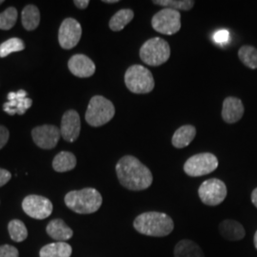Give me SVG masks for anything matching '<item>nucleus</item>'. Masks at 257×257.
I'll return each instance as SVG.
<instances>
[{
	"label": "nucleus",
	"instance_id": "nucleus-10",
	"mask_svg": "<svg viewBox=\"0 0 257 257\" xmlns=\"http://www.w3.org/2000/svg\"><path fill=\"white\" fill-rule=\"evenodd\" d=\"M22 209L30 217L42 220L52 214L54 207L53 203L46 197L31 194L26 196L22 201Z\"/></svg>",
	"mask_w": 257,
	"mask_h": 257
},
{
	"label": "nucleus",
	"instance_id": "nucleus-26",
	"mask_svg": "<svg viewBox=\"0 0 257 257\" xmlns=\"http://www.w3.org/2000/svg\"><path fill=\"white\" fill-rule=\"evenodd\" d=\"M10 236L15 242H22L28 237V230L25 224L19 219L10 221L8 225Z\"/></svg>",
	"mask_w": 257,
	"mask_h": 257
},
{
	"label": "nucleus",
	"instance_id": "nucleus-38",
	"mask_svg": "<svg viewBox=\"0 0 257 257\" xmlns=\"http://www.w3.org/2000/svg\"><path fill=\"white\" fill-rule=\"evenodd\" d=\"M2 3H4V1H3V0H0V5H1Z\"/></svg>",
	"mask_w": 257,
	"mask_h": 257
},
{
	"label": "nucleus",
	"instance_id": "nucleus-14",
	"mask_svg": "<svg viewBox=\"0 0 257 257\" xmlns=\"http://www.w3.org/2000/svg\"><path fill=\"white\" fill-rule=\"evenodd\" d=\"M81 130V122L80 116L76 110H67L62 116L61 126H60V134L65 141L74 142L79 135Z\"/></svg>",
	"mask_w": 257,
	"mask_h": 257
},
{
	"label": "nucleus",
	"instance_id": "nucleus-1",
	"mask_svg": "<svg viewBox=\"0 0 257 257\" xmlns=\"http://www.w3.org/2000/svg\"><path fill=\"white\" fill-rule=\"evenodd\" d=\"M115 171L120 184L131 191L146 190L153 183L152 172L135 156H123Z\"/></svg>",
	"mask_w": 257,
	"mask_h": 257
},
{
	"label": "nucleus",
	"instance_id": "nucleus-32",
	"mask_svg": "<svg viewBox=\"0 0 257 257\" xmlns=\"http://www.w3.org/2000/svg\"><path fill=\"white\" fill-rule=\"evenodd\" d=\"M9 137L8 128L0 125V150L7 144L8 140H9Z\"/></svg>",
	"mask_w": 257,
	"mask_h": 257
},
{
	"label": "nucleus",
	"instance_id": "nucleus-29",
	"mask_svg": "<svg viewBox=\"0 0 257 257\" xmlns=\"http://www.w3.org/2000/svg\"><path fill=\"white\" fill-rule=\"evenodd\" d=\"M18 20V10L9 7L0 14V30L8 31L15 26Z\"/></svg>",
	"mask_w": 257,
	"mask_h": 257
},
{
	"label": "nucleus",
	"instance_id": "nucleus-11",
	"mask_svg": "<svg viewBox=\"0 0 257 257\" xmlns=\"http://www.w3.org/2000/svg\"><path fill=\"white\" fill-rule=\"evenodd\" d=\"M81 35L82 28L76 19H64L58 31L59 45L64 50H71L78 44Z\"/></svg>",
	"mask_w": 257,
	"mask_h": 257
},
{
	"label": "nucleus",
	"instance_id": "nucleus-37",
	"mask_svg": "<svg viewBox=\"0 0 257 257\" xmlns=\"http://www.w3.org/2000/svg\"><path fill=\"white\" fill-rule=\"evenodd\" d=\"M253 243H254V246H255L257 249V230L255 234H254V237H253Z\"/></svg>",
	"mask_w": 257,
	"mask_h": 257
},
{
	"label": "nucleus",
	"instance_id": "nucleus-18",
	"mask_svg": "<svg viewBox=\"0 0 257 257\" xmlns=\"http://www.w3.org/2000/svg\"><path fill=\"white\" fill-rule=\"evenodd\" d=\"M46 230L50 237L59 242L69 240L74 235L73 230L62 219L51 221L47 226Z\"/></svg>",
	"mask_w": 257,
	"mask_h": 257
},
{
	"label": "nucleus",
	"instance_id": "nucleus-17",
	"mask_svg": "<svg viewBox=\"0 0 257 257\" xmlns=\"http://www.w3.org/2000/svg\"><path fill=\"white\" fill-rule=\"evenodd\" d=\"M219 232L222 237L229 241H239L246 235L244 227L237 221L232 219L222 221L219 225Z\"/></svg>",
	"mask_w": 257,
	"mask_h": 257
},
{
	"label": "nucleus",
	"instance_id": "nucleus-23",
	"mask_svg": "<svg viewBox=\"0 0 257 257\" xmlns=\"http://www.w3.org/2000/svg\"><path fill=\"white\" fill-rule=\"evenodd\" d=\"M21 22L27 31L36 30L40 22V13L37 6L27 5L21 14Z\"/></svg>",
	"mask_w": 257,
	"mask_h": 257
},
{
	"label": "nucleus",
	"instance_id": "nucleus-13",
	"mask_svg": "<svg viewBox=\"0 0 257 257\" xmlns=\"http://www.w3.org/2000/svg\"><path fill=\"white\" fill-rule=\"evenodd\" d=\"M27 95V92L24 90L9 92L7 95L8 101L3 104V110L10 115H23L33 105V100Z\"/></svg>",
	"mask_w": 257,
	"mask_h": 257
},
{
	"label": "nucleus",
	"instance_id": "nucleus-3",
	"mask_svg": "<svg viewBox=\"0 0 257 257\" xmlns=\"http://www.w3.org/2000/svg\"><path fill=\"white\" fill-rule=\"evenodd\" d=\"M64 200L70 210L79 214H90L98 211L103 201L100 193L93 188L72 191L65 195Z\"/></svg>",
	"mask_w": 257,
	"mask_h": 257
},
{
	"label": "nucleus",
	"instance_id": "nucleus-4",
	"mask_svg": "<svg viewBox=\"0 0 257 257\" xmlns=\"http://www.w3.org/2000/svg\"><path fill=\"white\" fill-rule=\"evenodd\" d=\"M115 109L109 99L101 95H95L89 102L85 119L92 127H100L113 118Z\"/></svg>",
	"mask_w": 257,
	"mask_h": 257
},
{
	"label": "nucleus",
	"instance_id": "nucleus-8",
	"mask_svg": "<svg viewBox=\"0 0 257 257\" xmlns=\"http://www.w3.org/2000/svg\"><path fill=\"white\" fill-rule=\"evenodd\" d=\"M152 26L159 34L173 36L181 29V15L175 10H161L152 19Z\"/></svg>",
	"mask_w": 257,
	"mask_h": 257
},
{
	"label": "nucleus",
	"instance_id": "nucleus-21",
	"mask_svg": "<svg viewBox=\"0 0 257 257\" xmlns=\"http://www.w3.org/2000/svg\"><path fill=\"white\" fill-rule=\"evenodd\" d=\"M73 248L66 242H55L44 246L39 251L40 257H70Z\"/></svg>",
	"mask_w": 257,
	"mask_h": 257
},
{
	"label": "nucleus",
	"instance_id": "nucleus-20",
	"mask_svg": "<svg viewBox=\"0 0 257 257\" xmlns=\"http://www.w3.org/2000/svg\"><path fill=\"white\" fill-rule=\"evenodd\" d=\"M196 135V128L192 125H185L175 131L172 143L174 147L183 149L189 146Z\"/></svg>",
	"mask_w": 257,
	"mask_h": 257
},
{
	"label": "nucleus",
	"instance_id": "nucleus-35",
	"mask_svg": "<svg viewBox=\"0 0 257 257\" xmlns=\"http://www.w3.org/2000/svg\"><path fill=\"white\" fill-rule=\"evenodd\" d=\"M251 202L257 208V188L254 189L251 193Z\"/></svg>",
	"mask_w": 257,
	"mask_h": 257
},
{
	"label": "nucleus",
	"instance_id": "nucleus-31",
	"mask_svg": "<svg viewBox=\"0 0 257 257\" xmlns=\"http://www.w3.org/2000/svg\"><path fill=\"white\" fill-rule=\"evenodd\" d=\"M18 248L11 245L0 246V257H19Z\"/></svg>",
	"mask_w": 257,
	"mask_h": 257
},
{
	"label": "nucleus",
	"instance_id": "nucleus-33",
	"mask_svg": "<svg viewBox=\"0 0 257 257\" xmlns=\"http://www.w3.org/2000/svg\"><path fill=\"white\" fill-rule=\"evenodd\" d=\"M11 178H12V174L9 171L0 168V187H3L4 185L8 183Z\"/></svg>",
	"mask_w": 257,
	"mask_h": 257
},
{
	"label": "nucleus",
	"instance_id": "nucleus-28",
	"mask_svg": "<svg viewBox=\"0 0 257 257\" xmlns=\"http://www.w3.org/2000/svg\"><path fill=\"white\" fill-rule=\"evenodd\" d=\"M154 4L165 7L168 9L190 11L194 6V1L191 0H155Z\"/></svg>",
	"mask_w": 257,
	"mask_h": 257
},
{
	"label": "nucleus",
	"instance_id": "nucleus-27",
	"mask_svg": "<svg viewBox=\"0 0 257 257\" xmlns=\"http://www.w3.org/2000/svg\"><path fill=\"white\" fill-rule=\"evenodd\" d=\"M24 49H25V44H24L23 40H21L18 37L10 38L0 45V57L1 58L7 57L11 54L21 52Z\"/></svg>",
	"mask_w": 257,
	"mask_h": 257
},
{
	"label": "nucleus",
	"instance_id": "nucleus-7",
	"mask_svg": "<svg viewBox=\"0 0 257 257\" xmlns=\"http://www.w3.org/2000/svg\"><path fill=\"white\" fill-rule=\"evenodd\" d=\"M218 167V159L211 153H202L190 157L184 164V172L192 177L203 176L214 172Z\"/></svg>",
	"mask_w": 257,
	"mask_h": 257
},
{
	"label": "nucleus",
	"instance_id": "nucleus-2",
	"mask_svg": "<svg viewBox=\"0 0 257 257\" xmlns=\"http://www.w3.org/2000/svg\"><path fill=\"white\" fill-rule=\"evenodd\" d=\"M134 227L143 235L164 237L174 230L175 224L173 219L166 213L147 211L139 214L135 219Z\"/></svg>",
	"mask_w": 257,
	"mask_h": 257
},
{
	"label": "nucleus",
	"instance_id": "nucleus-19",
	"mask_svg": "<svg viewBox=\"0 0 257 257\" xmlns=\"http://www.w3.org/2000/svg\"><path fill=\"white\" fill-rule=\"evenodd\" d=\"M175 257H205L202 248L194 241L184 239L175 245Z\"/></svg>",
	"mask_w": 257,
	"mask_h": 257
},
{
	"label": "nucleus",
	"instance_id": "nucleus-12",
	"mask_svg": "<svg viewBox=\"0 0 257 257\" xmlns=\"http://www.w3.org/2000/svg\"><path fill=\"white\" fill-rule=\"evenodd\" d=\"M60 130L55 125L38 126L32 131V138L37 147L51 150L57 145L60 139Z\"/></svg>",
	"mask_w": 257,
	"mask_h": 257
},
{
	"label": "nucleus",
	"instance_id": "nucleus-30",
	"mask_svg": "<svg viewBox=\"0 0 257 257\" xmlns=\"http://www.w3.org/2000/svg\"><path fill=\"white\" fill-rule=\"evenodd\" d=\"M230 33H229V31H227V30H224V29L218 30V31L215 32L214 35H213V41H214L216 44L221 45V46H224V45L228 44V43L230 42Z\"/></svg>",
	"mask_w": 257,
	"mask_h": 257
},
{
	"label": "nucleus",
	"instance_id": "nucleus-15",
	"mask_svg": "<svg viewBox=\"0 0 257 257\" xmlns=\"http://www.w3.org/2000/svg\"><path fill=\"white\" fill-rule=\"evenodd\" d=\"M68 68L72 74L80 77H91L95 73V65L92 59L85 55H74L68 62Z\"/></svg>",
	"mask_w": 257,
	"mask_h": 257
},
{
	"label": "nucleus",
	"instance_id": "nucleus-5",
	"mask_svg": "<svg viewBox=\"0 0 257 257\" xmlns=\"http://www.w3.org/2000/svg\"><path fill=\"white\" fill-rule=\"evenodd\" d=\"M140 58L145 64L160 66L167 62L171 56V48L165 39L154 37L147 40L140 48Z\"/></svg>",
	"mask_w": 257,
	"mask_h": 257
},
{
	"label": "nucleus",
	"instance_id": "nucleus-16",
	"mask_svg": "<svg viewBox=\"0 0 257 257\" xmlns=\"http://www.w3.org/2000/svg\"><path fill=\"white\" fill-rule=\"evenodd\" d=\"M221 114L225 122L229 124L235 123L241 119L244 114V105L237 97L229 96L223 102Z\"/></svg>",
	"mask_w": 257,
	"mask_h": 257
},
{
	"label": "nucleus",
	"instance_id": "nucleus-22",
	"mask_svg": "<svg viewBox=\"0 0 257 257\" xmlns=\"http://www.w3.org/2000/svg\"><path fill=\"white\" fill-rule=\"evenodd\" d=\"M76 166V157L71 152H60L53 160V168L57 173H66L74 170Z\"/></svg>",
	"mask_w": 257,
	"mask_h": 257
},
{
	"label": "nucleus",
	"instance_id": "nucleus-6",
	"mask_svg": "<svg viewBox=\"0 0 257 257\" xmlns=\"http://www.w3.org/2000/svg\"><path fill=\"white\" fill-rule=\"evenodd\" d=\"M124 79L128 91L134 93H149L155 88V80L151 71L141 65L131 66L125 73Z\"/></svg>",
	"mask_w": 257,
	"mask_h": 257
},
{
	"label": "nucleus",
	"instance_id": "nucleus-25",
	"mask_svg": "<svg viewBox=\"0 0 257 257\" xmlns=\"http://www.w3.org/2000/svg\"><path fill=\"white\" fill-rule=\"evenodd\" d=\"M238 56L241 62L249 69H257V49L254 47L245 45L238 51Z\"/></svg>",
	"mask_w": 257,
	"mask_h": 257
},
{
	"label": "nucleus",
	"instance_id": "nucleus-24",
	"mask_svg": "<svg viewBox=\"0 0 257 257\" xmlns=\"http://www.w3.org/2000/svg\"><path fill=\"white\" fill-rule=\"evenodd\" d=\"M135 14L132 10L122 9L113 15L109 22V27L113 32L122 31L134 19Z\"/></svg>",
	"mask_w": 257,
	"mask_h": 257
},
{
	"label": "nucleus",
	"instance_id": "nucleus-36",
	"mask_svg": "<svg viewBox=\"0 0 257 257\" xmlns=\"http://www.w3.org/2000/svg\"><path fill=\"white\" fill-rule=\"evenodd\" d=\"M104 3H107V4H112V3H117V2H119L118 0H104L103 1Z\"/></svg>",
	"mask_w": 257,
	"mask_h": 257
},
{
	"label": "nucleus",
	"instance_id": "nucleus-34",
	"mask_svg": "<svg viewBox=\"0 0 257 257\" xmlns=\"http://www.w3.org/2000/svg\"><path fill=\"white\" fill-rule=\"evenodd\" d=\"M74 5L80 10H85L90 4L89 0H74Z\"/></svg>",
	"mask_w": 257,
	"mask_h": 257
},
{
	"label": "nucleus",
	"instance_id": "nucleus-9",
	"mask_svg": "<svg viewBox=\"0 0 257 257\" xmlns=\"http://www.w3.org/2000/svg\"><path fill=\"white\" fill-rule=\"evenodd\" d=\"M227 193L226 185L217 178H211L204 181L198 189L199 198L207 206L219 205L225 200Z\"/></svg>",
	"mask_w": 257,
	"mask_h": 257
}]
</instances>
